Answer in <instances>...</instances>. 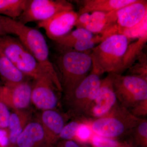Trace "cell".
<instances>
[{
	"label": "cell",
	"mask_w": 147,
	"mask_h": 147,
	"mask_svg": "<svg viewBox=\"0 0 147 147\" xmlns=\"http://www.w3.org/2000/svg\"><path fill=\"white\" fill-rule=\"evenodd\" d=\"M0 26L7 34H15L18 37L59 91L63 92L57 73L50 61L47 42L42 33L38 29L28 26L17 20L3 15H0Z\"/></svg>",
	"instance_id": "6da1fadb"
},
{
	"label": "cell",
	"mask_w": 147,
	"mask_h": 147,
	"mask_svg": "<svg viewBox=\"0 0 147 147\" xmlns=\"http://www.w3.org/2000/svg\"><path fill=\"white\" fill-rule=\"evenodd\" d=\"M55 63L63 98L69 96L89 74L92 63L90 54L67 48L59 49Z\"/></svg>",
	"instance_id": "7a4b0ae2"
},
{
	"label": "cell",
	"mask_w": 147,
	"mask_h": 147,
	"mask_svg": "<svg viewBox=\"0 0 147 147\" xmlns=\"http://www.w3.org/2000/svg\"><path fill=\"white\" fill-rule=\"evenodd\" d=\"M129 39L123 34L112 35L92 49V71L99 75L104 72L122 74Z\"/></svg>",
	"instance_id": "3957f363"
},
{
	"label": "cell",
	"mask_w": 147,
	"mask_h": 147,
	"mask_svg": "<svg viewBox=\"0 0 147 147\" xmlns=\"http://www.w3.org/2000/svg\"><path fill=\"white\" fill-rule=\"evenodd\" d=\"M143 119L137 117L117 102L105 115L98 118L81 121L88 125L94 134L111 139L129 134Z\"/></svg>",
	"instance_id": "277c9868"
},
{
	"label": "cell",
	"mask_w": 147,
	"mask_h": 147,
	"mask_svg": "<svg viewBox=\"0 0 147 147\" xmlns=\"http://www.w3.org/2000/svg\"><path fill=\"white\" fill-rule=\"evenodd\" d=\"M147 1L137 0L117 11L115 23L110 27L112 35L121 34L128 38H139L147 33Z\"/></svg>",
	"instance_id": "5b68a950"
},
{
	"label": "cell",
	"mask_w": 147,
	"mask_h": 147,
	"mask_svg": "<svg viewBox=\"0 0 147 147\" xmlns=\"http://www.w3.org/2000/svg\"><path fill=\"white\" fill-rule=\"evenodd\" d=\"M100 82V75L91 71L69 96L63 98L68 118L79 121L86 118L99 92Z\"/></svg>",
	"instance_id": "8992f818"
},
{
	"label": "cell",
	"mask_w": 147,
	"mask_h": 147,
	"mask_svg": "<svg viewBox=\"0 0 147 147\" xmlns=\"http://www.w3.org/2000/svg\"><path fill=\"white\" fill-rule=\"evenodd\" d=\"M0 53L30 78L34 79L46 74L18 38L9 34L1 36Z\"/></svg>",
	"instance_id": "52a82bcc"
},
{
	"label": "cell",
	"mask_w": 147,
	"mask_h": 147,
	"mask_svg": "<svg viewBox=\"0 0 147 147\" xmlns=\"http://www.w3.org/2000/svg\"><path fill=\"white\" fill-rule=\"evenodd\" d=\"M114 91L117 101L129 110L147 99V79L132 75L112 74Z\"/></svg>",
	"instance_id": "ba28073f"
},
{
	"label": "cell",
	"mask_w": 147,
	"mask_h": 147,
	"mask_svg": "<svg viewBox=\"0 0 147 147\" xmlns=\"http://www.w3.org/2000/svg\"><path fill=\"white\" fill-rule=\"evenodd\" d=\"M74 10L72 4L65 0H28L26 8L18 21L26 25L47 20L56 13Z\"/></svg>",
	"instance_id": "9c48e42d"
},
{
	"label": "cell",
	"mask_w": 147,
	"mask_h": 147,
	"mask_svg": "<svg viewBox=\"0 0 147 147\" xmlns=\"http://www.w3.org/2000/svg\"><path fill=\"white\" fill-rule=\"evenodd\" d=\"M32 84L31 102L39 110H57L59 104L57 89L46 74L33 79Z\"/></svg>",
	"instance_id": "30bf717a"
},
{
	"label": "cell",
	"mask_w": 147,
	"mask_h": 147,
	"mask_svg": "<svg viewBox=\"0 0 147 147\" xmlns=\"http://www.w3.org/2000/svg\"><path fill=\"white\" fill-rule=\"evenodd\" d=\"M79 16L78 12L74 10L64 11L38 22V27L45 31L49 38L56 41L70 32Z\"/></svg>",
	"instance_id": "8fae6325"
},
{
	"label": "cell",
	"mask_w": 147,
	"mask_h": 147,
	"mask_svg": "<svg viewBox=\"0 0 147 147\" xmlns=\"http://www.w3.org/2000/svg\"><path fill=\"white\" fill-rule=\"evenodd\" d=\"M117 102L113 88L112 74H108L106 77L101 80L99 92L90 108L86 118L84 119L98 118L105 115Z\"/></svg>",
	"instance_id": "7c38bea8"
},
{
	"label": "cell",
	"mask_w": 147,
	"mask_h": 147,
	"mask_svg": "<svg viewBox=\"0 0 147 147\" xmlns=\"http://www.w3.org/2000/svg\"><path fill=\"white\" fill-rule=\"evenodd\" d=\"M32 84L26 81L16 86H0V98L8 108L24 110L31 102Z\"/></svg>",
	"instance_id": "4fadbf2b"
},
{
	"label": "cell",
	"mask_w": 147,
	"mask_h": 147,
	"mask_svg": "<svg viewBox=\"0 0 147 147\" xmlns=\"http://www.w3.org/2000/svg\"><path fill=\"white\" fill-rule=\"evenodd\" d=\"M67 118L58 110L42 111L38 120L43 127L47 147H52L59 141V135Z\"/></svg>",
	"instance_id": "5bb4252c"
},
{
	"label": "cell",
	"mask_w": 147,
	"mask_h": 147,
	"mask_svg": "<svg viewBox=\"0 0 147 147\" xmlns=\"http://www.w3.org/2000/svg\"><path fill=\"white\" fill-rule=\"evenodd\" d=\"M16 144L18 147H47L44 130L38 119L27 124Z\"/></svg>",
	"instance_id": "9a60e30c"
},
{
	"label": "cell",
	"mask_w": 147,
	"mask_h": 147,
	"mask_svg": "<svg viewBox=\"0 0 147 147\" xmlns=\"http://www.w3.org/2000/svg\"><path fill=\"white\" fill-rule=\"evenodd\" d=\"M137 0H84L76 1L81 5L79 15L84 13L100 11L108 13L117 11L135 2Z\"/></svg>",
	"instance_id": "2e32d148"
},
{
	"label": "cell",
	"mask_w": 147,
	"mask_h": 147,
	"mask_svg": "<svg viewBox=\"0 0 147 147\" xmlns=\"http://www.w3.org/2000/svg\"><path fill=\"white\" fill-rule=\"evenodd\" d=\"M0 78L3 86H12L28 81L30 77L25 75L7 58L0 53Z\"/></svg>",
	"instance_id": "e0dca14e"
},
{
	"label": "cell",
	"mask_w": 147,
	"mask_h": 147,
	"mask_svg": "<svg viewBox=\"0 0 147 147\" xmlns=\"http://www.w3.org/2000/svg\"><path fill=\"white\" fill-rule=\"evenodd\" d=\"M117 11L108 13L100 11L92 12L84 28L94 34H102L108 28L115 23Z\"/></svg>",
	"instance_id": "ac0fdd59"
},
{
	"label": "cell",
	"mask_w": 147,
	"mask_h": 147,
	"mask_svg": "<svg viewBox=\"0 0 147 147\" xmlns=\"http://www.w3.org/2000/svg\"><path fill=\"white\" fill-rule=\"evenodd\" d=\"M31 118V113L25 110H13L9 123V143L16 144L19 135Z\"/></svg>",
	"instance_id": "d6986e66"
},
{
	"label": "cell",
	"mask_w": 147,
	"mask_h": 147,
	"mask_svg": "<svg viewBox=\"0 0 147 147\" xmlns=\"http://www.w3.org/2000/svg\"><path fill=\"white\" fill-rule=\"evenodd\" d=\"M28 0H0V15L17 20L26 8Z\"/></svg>",
	"instance_id": "ffe728a7"
},
{
	"label": "cell",
	"mask_w": 147,
	"mask_h": 147,
	"mask_svg": "<svg viewBox=\"0 0 147 147\" xmlns=\"http://www.w3.org/2000/svg\"><path fill=\"white\" fill-rule=\"evenodd\" d=\"M94 36L93 34L88 30L79 28L70 32L55 42L59 46V49L70 48L75 42L82 40L90 39Z\"/></svg>",
	"instance_id": "44dd1931"
},
{
	"label": "cell",
	"mask_w": 147,
	"mask_h": 147,
	"mask_svg": "<svg viewBox=\"0 0 147 147\" xmlns=\"http://www.w3.org/2000/svg\"><path fill=\"white\" fill-rule=\"evenodd\" d=\"M147 33L138 38L136 42L128 45L124 60V68L125 70L132 65L137 56L141 54L144 45L147 42Z\"/></svg>",
	"instance_id": "7402d4cb"
},
{
	"label": "cell",
	"mask_w": 147,
	"mask_h": 147,
	"mask_svg": "<svg viewBox=\"0 0 147 147\" xmlns=\"http://www.w3.org/2000/svg\"><path fill=\"white\" fill-rule=\"evenodd\" d=\"M90 143L93 147H135L131 142H121L117 139L92 134Z\"/></svg>",
	"instance_id": "603a6c76"
},
{
	"label": "cell",
	"mask_w": 147,
	"mask_h": 147,
	"mask_svg": "<svg viewBox=\"0 0 147 147\" xmlns=\"http://www.w3.org/2000/svg\"><path fill=\"white\" fill-rule=\"evenodd\" d=\"M134 144L139 147H147V120L143 119L129 134Z\"/></svg>",
	"instance_id": "cb8c5ba5"
},
{
	"label": "cell",
	"mask_w": 147,
	"mask_h": 147,
	"mask_svg": "<svg viewBox=\"0 0 147 147\" xmlns=\"http://www.w3.org/2000/svg\"><path fill=\"white\" fill-rule=\"evenodd\" d=\"M82 122L77 120L71 121L65 125L59 135V140H73L74 141L77 130Z\"/></svg>",
	"instance_id": "d4e9b609"
},
{
	"label": "cell",
	"mask_w": 147,
	"mask_h": 147,
	"mask_svg": "<svg viewBox=\"0 0 147 147\" xmlns=\"http://www.w3.org/2000/svg\"><path fill=\"white\" fill-rule=\"evenodd\" d=\"M92 135V131L90 127L82 123L77 130L74 141L82 143L89 142Z\"/></svg>",
	"instance_id": "484cf974"
},
{
	"label": "cell",
	"mask_w": 147,
	"mask_h": 147,
	"mask_svg": "<svg viewBox=\"0 0 147 147\" xmlns=\"http://www.w3.org/2000/svg\"><path fill=\"white\" fill-rule=\"evenodd\" d=\"M10 115L8 107L0 98V128H8Z\"/></svg>",
	"instance_id": "4316f807"
},
{
	"label": "cell",
	"mask_w": 147,
	"mask_h": 147,
	"mask_svg": "<svg viewBox=\"0 0 147 147\" xmlns=\"http://www.w3.org/2000/svg\"><path fill=\"white\" fill-rule=\"evenodd\" d=\"M129 110L135 117L139 118L144 119L147 116V99L138 102Z\"/></svg>",
	"instance_id": "83f0119b"
},
{
	"label": "cell",
	"mask_w": 147,
	"mask_h": 147,
	"mask_svg": "<svg viewBox=\"0 0 147 147\" xmlns=\"http://www.w3.org/2000/svg\"><path fill=\"white\" fill-rule=\"evenodd\" d=\"M90 15V14L89 13H84L79 15L75 24V26L77 28H84L85 25L89 19Z\"/></svg>",
	"instance_id": "f1b7e54d"
},
{
	"label": "cell",
	"mask_w": 147,
	"mask_h": 147,
	"mask_svg": "<svg viewBox=\"0 0 147 147\" xmlns=\"http://www.w3.org/2000/svg\"><path fill=\"white\" fill-rule=\"evenodd\" d=\"M52 147H80L73 140H60L58 141Z\"/></svg>",
	"instance_id": "f546056e"
},
{
	"label": "cell",
	"mask_w": 147,
	"mask_h": 147,
	"mask_svg": "<svg viewBox=\"0 0 147 147\" xmlns=\"http://www.w3.org/2000/svg\"><path fill=\"white\" fill-rule=\"evenodd\" d=\"M9 144V132L6 129L0 128V147H6Z\"/></svg>",
	"instance_id": "4dcf8cb0"
},
{
	"label": "cell",
	"mask_w": 147,
	"mask_h": 147,
	"mask_svg": "<svg viewBox=\"0 0 147 147\" xmlns=\"http://www.w3.org/2000/svg\"><path fill=\"white\" fill-rule=\"evenodd\" d=\"M7 34L5 30H4L2 27L0 26V36H1L5 35Z\"/></svg>",
	"instance_id": "1f68e13d"
}]
</instances>
